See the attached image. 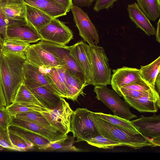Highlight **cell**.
I'll return each instance as SVG.
<instances>
[{
	"mask_svg": "<svg viewBox=\"0 0 160 160\" xmlns=\"http://www.w3.org/2000/svg\"><path fill=\"white\" fill-rule=\"evenodd\" d=\"M122 97L128 105L140 112L155 113L160 108L159 94L155 88L138 98Z\"/></svg>",
	"mask_w": 160,
	"mask_h": 160,
	"instance_id": "obj_14",
	"label": "cell"
},
{
	"mask_svg": "<svg viewBox=\"0 0 160 160\" xmlns=\"http://www.w3.org/2000/svg\"><path fill=\"white\" fill-rule=\"evenodd\" d=\"M26 20L27 23L38 32L52 18L40 10L26 4Z\"/></svg>",
	"mask_w": 160,
	"mask_h": 160,
	"instance_id": "obj_24",
	"label": "cell"
},
{
	"mask_svg": "<svg viewBox=\"0 0 160 160\" xmlns=\"http://www.w3.org/2000/svg\"><path fill=\"white\" fill-rule=\"evenodd\" d=\"M3 49L18 54H25L29 43L7 38H2Z\"/></svg>",
	"mask_w": 160,
	"mask_h": 160,
	"instance_id": "obj_30",
	"label": "cell"
},
{
	"mask_svg": "<svg viewBox=\"0 0 160 160\" xmlns=\"http://www.w3.org/2000/svg\"><path fill=\"white\" fill-rule=\"evenodd\" d=\"M0 145L4 148L12 150L22 151L12 143L9 138L8 130L3 128L0 126Z\"/></svg>",
	"mask_w": 160,
	"mask_h": 160,
	"instance_id": "obj_36",
	"label": "cell"
},
{
	"mask_svg": "<svg viewBox=\"0 0 160 160\" xmlns=\"http://www.w3.org/2000/svg\"><path fill=\"white\" fill-rule=\"evenodd\" d=\"M39 42L60 61L62 68L78 78L83 84L87 86L88 85L84 73L71 54L70 46L61 45L43 40Z\"/></svg>",
	"mask_w": 160,
	"mask_h": 160,
	"instance_id": "obj_6",
	"label": "cell"
},
{
	"mask_svg": "<svg viewBox=\"0 0 160 160\" xmlns=\"http://www.w3.org/2000/svg\"><path fill=\"white\" fill-rule=\"evenodd\" d=\"M14 102L35 104L46 108L37 99L23 83L20 86L17 92Z\"/></svg>",
	"mask_w": 160,
	"mask_h": 160,
	"instance_id": "obj_32",
	"label": "cell"
},
{
	"mask_svg": "<svg viewBox=\"0 0 160 160\" xmlns=\"http://www.w3.org/2000/svg\"><path fill=\"white\" fill-rule=\"evenodd\" d=\"M26 5L22 0H0V7L8 21V26L27 23Z\"/></svg>",
	"mask_w": 160,
	"mask_h": 160,
	"instance_id": "obj_15",
	"label": "cell"
},
{
	"mask_svg": "<svg viewBox=\"0 0 160 160\" xmlns=\"http://www.w3.org/2000/svg\"><path fill=\"white\" fill-rule=\"evenodd\" d=\"M90 48L93 71L91 85L95 86L110 84L111 69L104 48L98 45L90 46Z\"/></svg>",
	"mask_w": 160,
	"mask_h": 160,
	"instance_id": "obj_3",
	"label": "cell"
},
{
	"mask_svg": "<svg viewBox=\"0 0 160 160\" xmlns=\"http://www.w3.org/2000/svg\"><path fill=\"white\" fill-rule=\"evenodd\" d=\"M11 121V116L6 108H0V126L6 130L8 129Z\"/></svg>",
	"mask_w": 160,
	"mask_h": 160,
	"instance_id": "obj_38",
	"label": "cell"
},
{
	"mask_svg": "<svg viewBox=\"0 0 160 160\" xmlns=\"http://www.w3.org/2000/svg\"><path fill=\"white\" fill-rule=\"evenodd\" d=\"M23 83L45 108L52 110L59 105L61 97L31 80L23 79Z\"/></svg>",
	"mask_w": 160,
	"mask_h": 160,
	"instance_id": "obj_16",
	"label": "cell"
},
{
	"mask_svg": "<svg viewBox=\"0 0 160 160\" xmlns=\"http://www.w3.org/2000/svg\"><path fill=\"white\" fill-rule=\"evenodd\" d=\"M22 71L24 78L33 81L60 96L57 89L39 68L26 60L23 65Z\"/></svg>",
	"mask_w": 160,
	"mask_h": 160,
	"instance_id": "obj_19",
	"label": "cell"
},
{
	"mask_svg": "<svg viewBox=\"0 0 160 160\" xmlns=\"http://www.w3.org/2000/svg\"><path fill=\"white\" fill-rule=\"evenodd\" d=\"M14 116L18 118L38 124L51 126L48 121L40 112L32 111L26 112L18 114Z\"/></svg>",
	"mask_w": 160,
	"mask_h": 160,
	"instance_id": "obj_33",
	"label": "cell"
},
{
	"mask_svg": "<svg viewBox=\"0 0 160 160\" xmlns=\"http://www.w3.org/2000/svg\"><path fill=\"white\" fill-rule=\"evenodd\" d=\"M93 91L96 94V98L102 101L114 115L129 120L137 118L130 111L128 104L121 99L114 90L106 86H97Z\"/></svg>",
	"mask_w": 160,
	"mask_h": 160,
	"instance_id": "obj_4",
	"label": "cell"
},
{
	"mask_svg": "<svg viewBox=\"0 0 160 160\" xmlns=\"http://www.w3.org/2000/svg\"><path fill=\"white\" fill-rule=\"evenodd\" d=\"M98 118L113 124L121 127L133 134L139 133L138 129L129 120L110 114L101 112H94Z\"/></svg>",
	"mask_w": 160,
	"mask_h": 160,
	"instance_id": "obj_27",
	"label": "cell"
},
{
	"mask_svg": "<svg viewBox=\"0 0 160 160\" xmlns=\"http://www.w3.org/2000/svg\"><path fill=\"white\" fill-rule=\"evenodd\" d=\"M90 111L86 108H77L73 111L70 122L71 132L76 142L86 141L99 134L94 125L90 118Z\"/></svg>",
	"mask_w": 160,
	"mask_h": 160,
	"instance_id": "obj_5",
	"label": "cell"
},
{
	"mask_svg": "<svg viewBox=\"0 0 160 160\" xmlns=\"http://www.w3.org/2000/svg\"><path fill=\"white\" fill-rule=\"evenodd\" d=\"M119 0H97L93 8V10L96 12L112 8L114 2Z\"/></svg>",
	"mask_w": 160,
	"mask_h": 160,
	"instance_id": "obj_39",
	"label": "cell"
},
{
	"mask_svg": "<svg viewBox=\"0 0 160 160\" xmlns=\"http://www.w3.org/2000/svg\"><path fill=\"white\" fill-rule=\"evenodd\" d=\"M26 60L25 54L12 53L2 49L0 58V82L7 106L14 102L23 80L22 68Z\"/></svg>",
	"mask_w": 160,
	"mask_h": 160,
	"instance_id": "obj_1",
	"label": "cell"
},
{
	"mask_svg": "<svg viewBox=\"0 0 160 160\" xmlns=\"http://www.w3.org/2000/svg\"><path fill=\"white\" fill-rule=\"evenodd\" d=\"M74 138L68 135L64 138L58 140L51 142L48 149H58L67 148L77 151V148L72 146L74 143Z\"/></svg>",
	"mask_w": 160,
	"mask_h": 160,
	"instance_id": "obj_35",
	"label": "cell"
},
{
	"mask_svg": "<svg viewBox=\"0 0 160 160\" xmlns=\"http://www.w3.org/2000/svg\"><path fill=\"white\" fill-rule=\"evenodd\" d=\"M3 49L2 38L0 34V58Z\"/></svg>",
	"mask_w": 160,
	"mask_h": 160,
	"instance_id": "obj_46",
	"label": "cell"
},
{
	"mask_svg": "<svg viewBox=\"0 0 160 160\" xmlns=\"http://www.w3.org/2000/svg\"><path fill=\"white\" fill-rule=\"evenodd\" d=\"M160 73L158 75L155 82V87H156L157 91L158 93H160Z\"/></svg>",
	"mask_w": 160,
	"mask_h": 160,
	"instance_id": "obj_45",
	"label": "cell"
},
{
	"mask_svg": "<svg viewBox=\"0 0 160 160\" xmlns=\"http://www.w3.org/2000/svg\"><path fill=\"white\" fill-rule=\"evenodd\" d=\"M7 38L28 43L41 40L38 32L28 23L11 25L8 27Z\"/></svg>",
	"mask_w": 160,
	"mask_h": 160,
	"instance_id": "obj_18",
	"label": "cell"
},
{
	"mask_svg": "<svg viewBox=\"0 0 160 160\" xmlns=\"http://www.w3.org/2000/svg\"><path fill=\"white\" fill-rule=\"evenodd\" d=\"M7 107V102L2 88L0 82V108H4Z\"/></svg>",
	"mask_w": 160,
	"mask_h": 160,
	"instance_id": "obj_43",
	"label": "cell"
},
{
	"mask_svg": "<svg viewBox=\"0 0 160 160\" xmlns=\"http://www.w3.org/2000/svg\"><path fill=\"white\" fill-rule=\"evenodd\" d=\"M160 57L149 64L141 66L139 69L141 78L152 87L155 88L156 78L160 73Z\"/></svg>",
	"mask_w": 160,
	"mask_h": 160,
	"instance_id": "obj_26",
	"label": "cell"
},
{
	"mask_svg": "<svg viewBox=\"0 0 160 160\" xmlns=\"http://www.w3.org/2000/svg\"><path fill=\"white\" fill-rule=\"evenodd\" d=\"M8 133L12 144L22 151H26L34 146L32 143L9 130Z\"/></svg>",
	"mask_w": 160,
	"mask_h": 160,
	"instance_id": "obj_34",
	"label": "cell"
},
{
	"mask_svg": "<svg viewBox=\"0 0 160 160\" xmlns=\"http://www.w3.org/2000/svg\"><path fill=\"white\" fill-rule=\"evenodd\" d=\"M127 10L129 18L137 28L142 30L149 36L155 35L156 31L155 28L137 2L128 4Z\"/></svg>",
	"mask_w": 160,
	"mask_h": 160,
	"instance_id": "obj_20",
	"label": "cell"
},
{
	"mask_svg": "<svg viewBox=\"0 0 160 160\" xmlns=\"http://www.w3.org/2000/svg\"><path fill=\"white\" fill-rule=\"evenodd\" d=\"M6 108L11 116H14L18 114L30 112H42L49 110L46 108L37 105L15 102L7 106Z\"/></svg>",
	"mask_w": 160,
	"mask_h": 160,
	"instance_id": "obj_29",
	"label": "cell"
},
{
	"mask_svg": "<svg viewBox=\"0 0 160 160\" xmlns=\"http://www.w3.org/2000/svg\"><path fill=\"white\" fill-rule=\"evenodd\" d=\"M8 25V21L0 7V34L3 38H7V29Z\"/></svg>",
	"mask_w": 160,
	"mask_h": 160,
	"instance_id": "obj_40",
	"label": "cell"
},
{
	"mask_svg": "<svg viewBox=\"0 0 160 160\" xmlns=\"http://www.w3.org/2000/svg\"><path fill=\"white\" fill-rule=\"evenodd\" d=\"M121 88L138 91H146L152 88H154L143 79L131 82Z\"/></svg>",
	"mask_w": 160,
	"mask_h": 160,
	"instance_id": "obj_37",
	"label": "cell"
},
{
	"mask_svg": "<svg viewBox=\"0 0 160 160\" xmlns=\"http://www.w3.org/2000/svg\"><path fill=\"white\" fill-rule=\"evenodd\" d=\"M4 148L3 147L0 145V150H2Z\"/></svg>",
	"mask_w": 160,
	"mask_h": 160,
	"instance_id": "obj_47",
	"label": "cell"
},
{
	"mask_svg": "<svg viewBox=\"0 0 160 160\" xmlns=\"http://www.w3.org/2000/svg\"><path fill=\"white\" fill-rule=\"evenodd\" d=\"M138 129L139 133L152 139L157 146L160 145V115L155 113L148 117L142 115L131 121Z\"/></svg>",
	"mask_w": 160,
	"mask_h": 160,
	"instance_id": "obj_13",
	"label": "cell"
},
{
	"mask_svg": "<svg viewBox=\"0 0 160 160\" xmlns=\"http://www.w3.org/2000/svg\"><path fill=\"white\" fill-rule=\"evenodd\" d=\"M26 4L33 7L52 18L67 15L66 9L60 3L52 0H22Z\"/></svg>",
	"mask_w": 160,
	"mask_h": 160,
	"instance_id": "obj_21",
	"label": "cell"
},
{
	"mask_svg": "<svg viewBox=\"0 0 160 160\" xmlns=\"http://www.w3.org/2000/svg\"><path fill=\"white\" fill-rule=\"evenodd\" d=\"M8 130L21 137L41 150L48 149L51 142L39 134L15 125H10Z\"/></svg>",
	"mask_w": 160,
	"mask_h": 160,
	"instance_id": "obj_23",
	"label": "cell"
},
{
	"mask_svg": "<svg viewBox=\"0 0 160 160\" xmlns=\"http://www.w3.org/2000/svg\"><path fill=\"white\" fill-rule=\"evenodd\" d=\"M88 144L99 148L112 149L118 146H125L122 143L106 138L100 134L86 141Z\"/></svg>",
	"mask_w": 160,
	"mask_h": 160,
	"instance_id": "obj_31",
	"label": "cell"
},
{
	"mask_svg": "<svg viewBox=\"0 0 160 160\" xmlns=\"http://www.w3.org/2000/svg\"><path fill=\"white\" fill-rule=\"evenodd\" d=\"M70 47L71 54L84 73L88 84H91L93 71L90 46L82 41Z\"/></svg>",
	"mask_w": 160,
	"mask_h": 160,
	"instance_id": "obj_11",
	"label": "cell"
},
{
	"mask_svg": "<svg viewBox=\"0 0 160 160\" xmlns=\"http://www.w3.org/2000/svg\"><path fill=\"white\" fill-rule=\"evenodd\" d=\"M95 0H72V3L78 7H89Z\"/></svg>",
	"mask_w": 160,
	"mask_h": 160,
	"instance_id": "obj_41",
	"label": "cell"
},
{
	"mask_svg": "<svg viewBox=\"0 0 160 160\" xmlns=\"http://www.w3.org/2000/svg\"><path fill=\"white\" fill-rule=\"evenodd\" d=\"M160 18H159L158 21L157 23V29L156 30V40L157 42H160Z\"/></svg>",
	"mask_w": 160,
	"mask_h": 160,
	"instance_id": "obj_44",
	"label": "cell"
},
{
	"mask_svg": "<svg viewBox=\"0 0 160 160\" xmlns=\"http://www.w3.org/2000/svg\"><path fill=\"white\" fill-rule=\"evenodd\" d=\"M98 134L106 138L124 144L135 150L144 147H157L151 139L141 133L133 134L129 131L107 122L96 116L90 111L88 114Z\"/></svg>",
	"mask_w": 160,
	"mask_h": 160,
	"instance_id": "obj_2",
	"label": "cell"
},
{
	"mask_svg": "<svg viewBox=\"0 0 160 160\" xmlns=\"http://www.w3.org/2000/svg\"><path fill=\"white\" fill-rule=\"evenodd\" d=\"M38 32L41 40L62 46H66L73 38L71 30L57 18H52Z\"/></svg>",
	"mask_w": 160,
	"mask_h": 160,
	"instance_id": "obj_7",
	"label": "cell"
},
{
	"mask_svg": "<svg viewBox=\"0 0 160 160\" xmlns=\"http://www.w3.org/2000/svg\"><path fill=\"white\" fill-rule=\"evenodd\" d=\"M65 76L67 91L66 98L73 101H76L80 94H83V89L87 86L66 70Z\"/></svg>",
	"mask_w": 160,
	"mask_h": 160,
	"instance_id": "obj_25",
	"label": "cell"
},
{
	"mask_svg": "<svg viewBox=\"0 0 160 160\" xmlns=\"http://www.w3.org/2000/svg\"><path fill=\"white\" fill-rule=\"evenodd\" d=\"M73 112L68 103L61 97L60 104L57 108L41 113L52 126L67 135L71 132L70 122Z\"/></svg>",
	"mask_w": 160,
	"mask_h": 160,
	"instance_id": "obj_8",
	"label": "cell"
},
{
	"mask_svg": "<svg viewBox=\"0 0 160 160\" xmlns=\"http://www.w3.org/2000/svg\"><path fill=\"white\" fill-rule=\"evenodd\" d=\"M62 5L66 9L67 12L71 11L73 4L72 0H52Z\"/></svg>",
	"mask_w": 160,
	"mask_h": 160,
	"instance_id": "obj_42",
	"label": "cell"
},
{
	"mask_svg": "<svg viewBox=\"0 0 160 160\" xmlns=\"http://www.w3.org/2000/svg\"><path fill=\"white\" fill-rule=\"evenodd\" d=\"M138 6L150 20L155 21L160 15V0H136Z\"/></svg>",
	"mask_w": 160,
	"mask_h": 160,
	"instance_id": "obj_28",
	"label": "cell"
},
{
	"mask_svg": "<svg viewBox=\"0 0 160 160\" xmlns=\"http://www.w3.org/2000/svg\"><path fill=\"white\" fill-rule=\"evenodd\" d=\"M111 80L112 88L120 96L119 89L134 82L142 79L139 69L123 67L114 69Z\"/></svg>",
	"mask_w": 160,
	"mask_h": 160,
	"instance_id": "obj_17",
	"label": "cell"
},
{
	"mask_svg": "<svg viewBox=\"0 0 160 160\" xmlns=\"http://www.w3.org/2000/svg\"><path fill=\"white\" fill-rule=\"evenodd\" d=\"M40 68L57 89L60 96L66 98V70L62 68Z\"/></svg>",
	"mask_w": 160,
	"mask_h": 160,
	"instance_id": "obj_22",
	"label": "cell"
},
{
	"mask_svg": "<svg viewBox=\"0 0 160 160\" xmlns=\"http://www.w3.org/2000/svg\"><path fill=\"white\" fill-rule=\"evenodd\" d=\"M10 125L17 126L36 133L48 139L51 142L59 140L67 136L52 126L38 124L14 116H11Z\"/></svg>",
	"mask_w": 160,
	"mask_h": 160,
	"instance_id": "obj_12",
	"label": "cell"
},
{
	"mask_svg": "<svg viewBox=\"0 0 160 160\" xmlns=\"http://www.w3.org/2000/svg\"><path fill=\"white\" fill-rule=\"evenodd\" d=\"M71 11L79 35L89 45H97L99 40L98 34L88 14L79 7L73 4Z\"/></svg>",
	"mask_w": 160,
	"mask_h": 160,
	"instance_id": "obj_9",
	"label": "cell"
},
{
	"mask_svg": "<svg viewBox=\"0 0 160 160\" xmlns=\"http://www.w3.org/2000/svg\"><path fill=\"white\" fill-rule=\"evenodd\" d=\"M25 54L28 62L39 68H62L60 61L40 42L30 45Z\"/></svg>",
	"mask_w": 160,
	"mask_h": 160,
	"instance_id": "obj_10",
	"label": "cell"
}]
</instances>
